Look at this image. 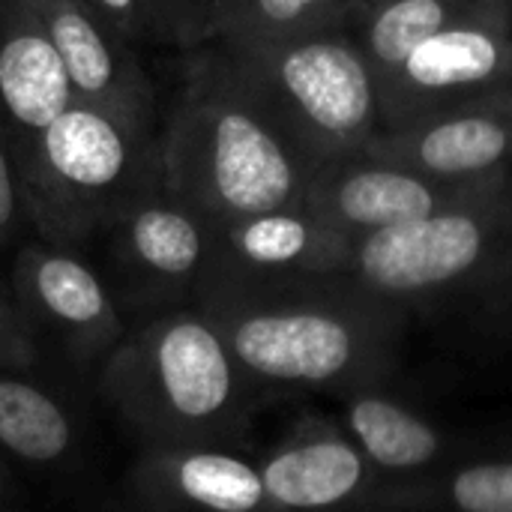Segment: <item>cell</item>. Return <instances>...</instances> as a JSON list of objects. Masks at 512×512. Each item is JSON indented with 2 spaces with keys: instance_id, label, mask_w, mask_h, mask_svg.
Segmentation results:
<instances>
[{
  "instance_id": "6da1fadb",
  "label": "cell",
  "mask_w": 512,
  "mask_h": 512,
  "mask_svg": "<svg viewBox=\"0 0 512 512\" xmlns=\"http://www.w3.org/2000/svg\"><path fill=\"white\" fill-rule=\"evenodd\" d=\"M99 393L141 450L240 447L258 399L198 306L132 324L99 366Z\"/></svg>"
},
{
  "instance_id": "7a4b0ae2",
  "label": "cell",
  "mask_w": 512,
  "mask_h": 512,
  "mask_svg": "<svg viewBox=\"0 0 512 512\" xmlns=\"http://www.w3.org/2000/svg\"><path fill=\"white\" fill-rule=\"evenodd\" d=\"M195 306L264 390H345L369 381L384 339L372 297L342 276L288 285H201Z\"/></svg>"
},
{
  "instance_id": "3957f363",
  "label": "cell",
  "mask_w": 512,
  "mask_h": 512,
  "mask_svg": "<svg viewBox=\"0 0 512 512\" xmlns=\"http://www.w3.org/2000/svg\"><path fill=\"white\" fill-rule=\"evenodd\" d=\"M186 57L264 117L312 171L363 153L384 132L378 84L351 27L204 45Z\"/></svg>"
},
{
  "instance_id": "277c9868",
  "label": "cell",
  "mask_w": 512,
  "mask_h": 512,
  "mask_svg": "<svg viewBox=\"0 0 512 512\" xmlns=\"http://www.w3.org/2000/svg\"><path fill=\"white\" fill-rule=\"evenodd\" d=\"M162 189L213 228L303 207L312 168L243 99L213 81L192 57L180 93L159 123Z\"/></svg>"
},
{
  "instance_id": "5b68a950",
  "label": "cell",
  "mask_w": 512,
  "mask_h": 512,
  "mask_svg": "<svg viewBox=\"0 0 512 512\" xmlns=\"http://www.w3.org/2000/svg\"><path fill=\"white\" fill-rule=\"evenodd\" d=\"M18 177L30 237L81 252L135 201L162 189L159 129L72 102L18 150Z\"/></svg>"
},
{
  "instance_id": "8992f818",
  "label": "cell",
  "mask_w": 512,
  "mask_h": 512,
  "mask_svg": "<svg viewBox=\"0 0 512 512\" xmlns=\"http://www.w3.org/2000/svg\"><path fill=\"white\" fill-rule=\"evenodd\" d=\"M512 273V189L354 237L342 279L369 297H432Z\"/></svg>"
},
{
  "instance_id": "52a82bcc",
  "label": "cell",
  "mask_w": 512,
  "mask_h": 512,
  "mask_svg": "<svg viewBox=\"0 0 512 512\" xmlns=\"http://www.w3.org/2000/svg\"><path fill=\"white\" fill-rule=\"evenodd\" d=\"M105 282L129 321L195 306L204 279L213 225L192 207L156 189L135 201L105 234Z\"/></svg>"
},
{
  "instance_id": "ba28073f",
  "label": "cell",
  "mask_w": 512,
  "mask_h": 512,
  "mask_svg": "<svg viewBox=\"0 0 512 512\" xmlns=\"http://www.w3.org/2000/svg\"><path fill=\"white\" fill-rule=\"evenodd\" d=\"M512 102V21L456 24L423 42L381 90L384 132L462 108Z\"/></svg>"
},
{
  "instance_id": "9c48e42d",
  "label": "cell",
  "mask_w": 512,
  "mask_h": 512,
  "mask_svg": "<svg viewBox=\"0 0 512 512\" xmlns=\"http://www.w3.org/2000/svg\"><path fill=\"white\" fill-rule=\"evenodd\" d=\"M9 294L30 330L78 366H102L129 330L105 276L78 249L24 240L12 255Z\"/></svg>"
},
{
  "instance_id": "30bf717a",
  "label": "cell",
  "mask_w": 512,
  "mask_h": 512,
  "mask_svg": "<svg viewBox=\"0 0 512 512\" xmlns=\"http://www.w3.org/2000/svg\"><path fill=\"white\" fill-rule=\"evenodd\" d=\"M507 189H512V180L450 183L369 153H354L312 171L303 207L354 240Z\"/></svg>"
},
{
  "instance_id": "8fae6325",
  "label": "cell",
  "mask_w": 512,
  "mask_h": 512,
  "mask_svg": "<svg viewBox=\"0 0 512 512\" xmlns=\"http://www.w3.org/2000/svg\"><path fill=\"white\" fill-rule=\"evenodd\" d=\"M348 246L351 237L306 207L234 219L213 228V249L201 285H288L339 276Z\"/></svg>"
},
{
  "instance_id": "7c38bea8",
  "label": "cell",
  "mask_w": 512,
  "mask_h": 512,
  "mask_svg": "<svg viewBox=\"0 0 512 512\" xmlns=\"http://www.w3.org/2000/svg\"><path fill=\"white\" fill-rule=\"evenodd\" d=\"M63 60L75 102L117 114L138 129H159L156 87L138 48L96 21L78 0H33Z\"/></svg>"
},
{
  "instance_id": "4fadbf2b",
  "label": "cell",
  "mask_w": 512,
  "mask_h": 512,
  "mask_svg": "<svg viewBox=\"0 0 512 512\" xmlns=\"http://www.w3.org/2000/svg\"><path fill=\"white\" fill-rule=\"evenodd\" d=\"M126 495L135 512H273L261 456L240 447L141 450Z\"/></svg>"
},
{
  "instance_id": "5bb4252c",
  "label": "cell",
  "mask_w": 512,
  "mask_h": 512,
  "mask_svg": "<svg viewBox=\"0 0 512 512\" xmlns=\"http://www.w3.org/2000/svg\"><path fill=\"white\" fill-rule=\"evenodd\" d=\"M363 153L450 183L512 180V102L387 129Z\"/></svg>"
},
{
  "instance_id": "9a60e30c",
  "label": "cell",
  "mask_w": 512,
  "mask_h": 512,
  "mask_svg": "<svg viewBox=\"0 0 512 512\" xmlns=\"http://www.w3.org/2000/svg\"><path fill=\"white\" fill-rule=\"evenodd\" d=\"M75 102L33 0H0V105L18 150Z\"/></svg>"
},
{
  "instance_id": "2e32d148",
  "label": "cell",
  "mask_w": 512,
  "mask_h": 512,
  "mask_svg": "<svg viewBox=\"0 0 512 512\" xmlns=\"http://www.w3.org/2000/svg\"><path fill=\"white\" fill-rule=\"evenodd\" d=\"M354 9V0H186L171 21L168 45H261L351 27Z\"/></svg>"
},
{
  "instance_id": "e0dca14e",
  "label": "cell",
  "mask_w": 512,
  "mask_h": 512,
  "mask_svg": "<svg viewBox=\"0 0 512 512\" xmlns=\"http://www.w3.org/2000/svg\"><path fill=\"white\" fill-rule=\"evenodd\" d=\"M273 512H330L369 483V462L354 441L330 429H300L261 456Z\"/></svg>"
},
{
  "instance_id": "ac0fdd59",
  "label": "cell",
  "mask_w": 512,
  "mask_h": 512,
  "mask_svg": "<svg viewBox=\"0 0 512 512\" xmlns=\"http://www.w3.org/2000/svg\"><path fill=\"white\" fill-rule=\"evenodd\" d=\"M486 18H510L504 0H375L354 9L351 33L381 90L432 36ZM512 21V18H510Z\"/></svg>"
},
{
  "instance_id": "d6986e66",
  "label": "cell",
  "mask_w": 512,
  "mask_h": 512,
  "mask_svg": "<svg viewBox=\"0 0 512 512\" xmlns=\"http://www.w3.org/2000/svg\"><path fill=\"white\" fill-rule=\"evenodd\" d=\"M81 450V423L66 399L24 369H0V456L30 471H60Z\"/></svg>"
},
{
  "instance_id": "ffe728a7",
  "label": "cell",
  "mask_w": 512,
  "mask_h": 512,
  "mask_svg": "<svg viewBox=\"0 0 512 512\" xmlns=\"http://www.w3.org/2000/svg\"><path fill=\"white\" fill-rule=\"evenodd\" d=\"M345 426L366 462L384 471H420L441 456L444 438L420 414L378 393H357L345 405Z\"/></svg>"
},
{
  "instance_id": "44dd1931",
  "label": "cell",
  "mask_w": 512,
  "mask_h": 512,
  "mask_svg": "<svg viewBox=\"0 0 512 512\" xmlns=\"http://www.w3.org/2000/svg\"><path fill=\"white\" fill-rule=\"evenodd\" d=\"M456 512H512V462H477L456 471L447 486Z\"/></svg>"
},
{
  "instance_id": "7402d4cb",
  "label": "cell",
  "mask_w": 512,
  "mask_h": 512,
  "mask_svg": "<svg viewBox=\"0 0 512 512\" xmlns=\"http://www.w3.org/2000/svg\"><path fill=\"white\" fill-rule=\"evenodd\" d=\"M78 3L132 48L165 45V30L156 12V0H78Z\"/></svg>"
},
{
  "instance_id": "603a6c76",
  "label": "cell",
  "mask_w": 512,
  "mask_h": 512,
  "mask_svg": "<svg viewBox=\"0 0 512 512\" xmlns=\"http://www.w3.org/2000/svg\"><path fill=\"white\" fill-rule=\"evenodd\" d=\"M27 234H30V225H27V213H24L15 138H12L9 120L0 105V252L18 249L24 240H30Z\"/></svg>"
},
{
  "instance_id": "cb8c5ba5",
  "label": "cell",
  "mask_w": 512,
  "mask_h": 512,
  "mask_svg": "<svg viewBox=\"0 0 512 512\" xmlns=\"http://www.w3.org/2000/svg\"><path fill=\"white\" fill-rule=\"evenodd\" d=\"M39 366V336L15 306L9 285H0V369L33 372Z\"/></svg>"
},
{
  "instance_id": "d4e9b609",
  "label": "cell",
  "mask_w": 512,
  "mask_h": 512,
  "mask_svg": "<svg viewBox=\"0 0 512 512\" xmlns=\"http://www.w3.org/2000/svg\"><path fill=\"white\" fill-rule=\"evenodd\" d=\"M18 498H21V492H18V480L12 474V465L0 456V512L15 510Z\"/></svg>"
},
{
  "instance_id": "484cf974",
  "label": "cell",
  "mask_w": 512,
  "mask_h": 512,
  "mask_svg": "<svg viewBox=\"0 0 512 512\" xmlns=\"http://www.w3.org/2000/svg\"><path fill=\"white\" fill-rule=\"evenodd\" d=\"M186 0H156V12H159V21H162V30H165V45H168V30H171V21L177 18L180 6Z\"/></svg>"
},
{
  "instance_id": "4316f807",
  "label": "cell",
  "mask_w": 512,
  "mask_h": 512,
  "mask_svg": "<svg viewBox=\"0 0 512 512\" xmlns=\"http://www.w3.org/2000/svg\"><path fill=\"white\" fill-rule=\"evenodd\" d=\"M366 3H375V0H354V6H366Z\"/></svg>"
},
{
  "instance_id": "83f0119b",
  "label": "cell",
  "mask_w": 512,
  "mask_h": 512,
  "mask_svg": "<svg viewBox=\"0 0 512 512\" xmlns=\"http://www.w3.org/2000/svg\"><path fill=\"white\" fill-rule=\"evenodd\" d=\"M504 6H507V12H510V18H512V0H504Z\"/></svg>"
}]
</instances>
